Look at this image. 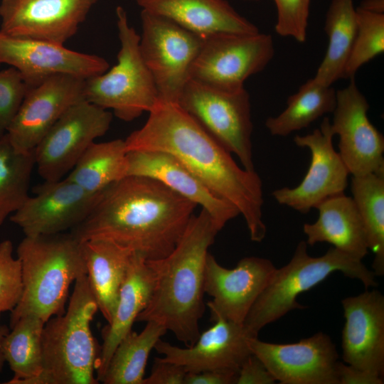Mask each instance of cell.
<instances>
[{
    "mask_svg": "<svg viewBox=\"0 0 384 384\" xmlns=\"http://www.w3.org/2000/svg\"><path fill=\"white\" fill-rule=\"evenodd\" d=\"M29 87L14 68L0 71V137L6 133Z\"/></svg>",
    "mask_w": 384,
    "mask_h": 384,
    "instance_id": "obj_37",
    "label": "cell"
},
{
    "mask_svg": "<svg viewBox=\"0 0 384 384\" xmlns=\"http://www.w3.org/2000/svg\"><path fill=\"white\" fill-rule=\"evenodd\" d=\"M315 208L319 217L313 223H305L306 242L313 246L328 242L349 256L362 260L368 247L364 226L352 197L344 193L329 197Z\"/></svg>",
    "mask_w": 384,
    "mask_h": 384,
    "instance_id": "obj_25",
    "label": "cell"
},
{
    "mask_svg": "<svg viewBox=\"0 0 384 384\" xmlns=\"http://www.w3.org/2000/svg\"><path fill=\"white\" fill-rule=\"evenodd\" d=\"M343 359L356 368L383 377L384 297L378 290L343 299Z\"/></svg>",
    "mask_w": 384,
    "mask_h": 384,
    "instance_id": "obj_21",
    "label": "cell"
},
{
    "mask_svg": "<svg viewBox=\"0 0 384 384\" xmlns=\"http://www.w3.org/2000/svg\"><path fill=\"white\" fill-rule=\"evenodd\" d=\"M200 334L196 342L185 348L159 339L154 349L161 358L182 366L187 372L220 370L238 373L252 354L249 340L257 337L245 325L218 318Z\"/></svg>",
    "mask_w": 384,
    "mask_h": 384,
    "instance_id": "obj_20",
    "label": "cell"
},
{
    "mask_svg": "<svg viewBox=\"0 0 384 384\" xmlns=\"http://www.w3.org/2000/svg\"><path fill=\"white\" fill-rule=\"evenodd\" d=\"M23 292L20 260L13 256L11 240L0 242V313L11 311L21 299Z\"/></svg>",
    "mask_w": 384,
    "mask_h": 384,
    "instance_id": "obj_35",
    "label": "cell"
},
{
    "mask_svg": "<svg viewBox=\"0 0 384 384\" xmlns=\"http://www.w3.org/2000/svg\"><path fill=\"white\" fill-rule=\"evenodd\" d=\"M334 137L331 121L325 117L319 128L294 137L297 146L309 149L311 162L307 173L297 186L283 187L272 192L279 204L306 213L325 199L344 193L350 174L334 148Z\"/></svg>",
    "mask_w": 384,
    "mask_h": 384,
    "instance_id": "obj_13",
    "label": "cell"
},
{
    "mask_svg": "<svg viewBox=\"0 0 384 384\" xmlns=\"http://www.w3.org/2000/svg\"><path fill=\"white\" fill-rule=\"evenodd\" d=\"M276 380L262 363L254 354H251L240 366L236 384H272Z\"/></svg>",
    "mask_w": 384,
    "mask_h": 384,
    "instance_id": "obj_39",
    "label": "cell"
},
{
    "mask_svg": "<svg viewBox=\"0 0 384 384\" xmlns=\"http://www.w3.org/2000/svg\"><path fill=\"white\" fill-rule=\"evenodd\" d=\"M273 1L277 9L276 33L304 43L307 36L310 0Z\"/></svg>",
    "mask_w": 384,
    "mask_h": 384,
    "instance_id": "obj_36",
    "label": "cell"
},
{
    "mask_svg": "<svg viewBox=\"0 0 384 384\" xmlns=\"http://www.w3.org/2000/svg\"><path fill=\"white\" fill-rule=\"evenodd\" d=\"M124 140L93 142L67 178L91 193H98L127 176Z\"/></svg>",
    "mask_w": 384,
    "mask_h": 384,
    "instance_id": "obj_29",
    "label": "cell"
},
{
    "mask_svg": "<svg viewBox=\"0 0 384 384\" xmlns=\"http://www.w3.org/2000/svg\"><path fill=\"white\" fill-rule=\"evenodd\" d=\"M98 310L87 274L75 281L65 311L44 324L42 370L23 384H97L100 355L90 323Z\"/></svg>",
    "mask_w": 384,
    "mask_h": 384,
    "instance_id": "obj_5",
    "label": "cell"
},
{
    "mask_svg": "<svg viewBox=\"0 0 384 384\" xmlns=\"http://www.w3.org/2000/svg\"><path fill=\"white\" fill-rule=\"evenodd\" d=\"M196 207L155 179L127 176L101 192L70 233L80 242L108 240L158 260L176 247Z\"/></svg>",
    "mask_w": 384,
    "mask_h": 384,
    "instance_id": "obj_2",
    "label": "cell"
},
{
    "mask_svg": "<svg viewBox=\"0 0 384 384\" xmlns=\"http://www.w3.org/2000/svg\"><path fill=\"white\" fill-rule=\"evenodd\" d=\"M218 232L209 214L201 209L192 216L169 255L146 260L154 274V286L147 306L136 321L156 322L186 346L196 342L205 311L206 260Z\"/></svg>",
    "mask_w": 384,
    "mask_h": 384,
    "instance_id": "obj_3",
    "label": "cell"
},
{
    "mask_svg": "<svg viewBox=\"0 0 384 384\" xmlns=\"http://www.w3.org/2000/svg\"><path fill=\"white\" fill-rule=\"evenodd\" d=\"M356 28V8L353 0H331L324 21L327 49L313 78L315 81L331 86L343 78Z\"/></svg>",
    "mask_w": 384,
    "mask_h": 384,
    "instance_id": "obj_27",
    "label": "cell"
},
{
    "mask_svg": "<svg viewBox=\"0 0 384 384\" xmlns=\"http://www.w3.org/2000/svg\"><path fill=\"white\" fill-rule=\"evenodd\" d=\"M45 321L27 315L20 318L4 337L3 349L6 362L14 377L6 383L23 384L42 370L41 338Z\"/></svg>",
    "mask_w": 384,
    "mask_h": 384,
    "instance_id": "obj_32",
    "label": "cell"
},
{
    "mask_svg": "<svg viewBox=\"0 0 384 384\" xmlns=\"http://www.w3.org/2000/svg\"><path fill=\"white\" fill-rule=\"evenodd\" d=\"M306 241H300L290 261L276 269L274 274L251 307L243 324L254 334L289 311L305 306L297 298L319 284L329 275L341 272L346 277L360 280L366 288L377 286L375 275L361 260L334 247L320 257H311Z\"/></svg>",
    "mask_w": 384,
    "mask_h": 384,
    "instance_id": "obj_6",
    "label": "cell"
},
{
    "mask_svg": "<svg viewBox=\"0 0 384 384\" xmlns=\"http://www.w3.org/2000/svg\"><path fill=\"white\" fill-rule=\"evenodd\" d=\"M336 103V90L311 78L288 97L287 107L279 114L268 117L265 124L272 136L287 137L332 113Z\"/></svg>",
    "mask_w": 384,
    "mask_h": 384,
    "instance_id": "obj_28",
    "label": "cell"
},
{
    "mask_svg": "<svg viewBox=\"0 0 384 384\" xmlns=\"http://www.w3.org/2000/svg\"><path fill=\"white\" fill-rule=\"evenodd\" d=\"M85 80L68 74L52 75L29 87L6 134L14 148L29 151L73 105L85 100Z\"/></svg>",
    "mask_w": 384,
    "mask_h": 384,
    "instance_id": "obj_18",
    "label": "cell"
},
{
    "mask_svg": "<svg viewBox=\"0 0 384 384\" xmlns=\"http://www.w3.org/2000/svg\"><path fill=\"white\" fill-rule=\"evenodd\" d=\"M353 200L366 231L368 247L374 254L375 276L384 274V174L353 176Z\"/></svg>",
    "mask_w": 384,
    "mask_h": 384,
    "instance_id": "obj_31",
    "label": "cell"
},
{
    "mask_svg": "<svg viewBox=\"0 0 384 384\" xmlns=\"http://www.w3.org/2000/svg\"><path fill=\"white\" fill-rule=\"evenodd\" d=\"M97 0H1L0 31L64 45Z\"/></svg>",
    "mask_w": 384,
    "mask_h": 384,
    "instance_id": "obj_19",
    "label": "cell"
},
{
    "mask_svg": "<svg viewBox=\"0 0 384 384\" xmlns=\"http://www.w3.org/2000/svg\"><path fill=\"white\" fill-rule=\"evenodd\" d=\"M359 8L378 14H384V0H363Z\"/></svg>",
    "mask_w": 384,
    "mask_h": 384,
    "instance_id": "obj_42",
    "label": "cell"
},
{
    "mask_svg": "<svg viewBox=\"0 0 384 384\" xmlns=\"http://www.w3.org/2000/svg\"><path fill=\"white\" fill-rule=\"evenodd\" d=\"M209 135L254 171L250 97L245 88L214 89L188 80L176 102Z\"/></svg>",
    "mask_w": 384,
    "mask_h": 384,
    "instance_id": "obj_8",
    "label": "cell"
},
{
    "mask_svg": "<svg viewBox=\"0 0 384 384\" xmlns=\"http://www.w3.org/2000/svg\"><path fill=\"white\" fill-rule=\"evenodd\" d=\"M87 277L98 310L110 323L134 252L105 240L81 242Z\"/></svg>",
    "mask_w": 384,
    "mask_h": 384,
    "instance_id": "obj_26",
    "label": "cell"
},
{
    "mask_svg": "<svg viewBox=\"0 0 384 384\" xmlns=\"http://www.w3.org/2000/svg\"><path fill=\"white\" fill-rule=\"evenodd\" d=\"M127 176L155 179L205 210L220 231L240 215L229 202L212 192L198 178L172 154L161 151H129Z\"/></svg>",
    "mask_w": 384,
    "mask_h": 384,
    "instance_id": "obj_22",
    "label": "cell"
},
{
    "mask_svg": "<svg viewBox=\"0 0 384 384\" xmlns=\"http://www.w3.org/2000/svg\"><path fill=\"white\" fill-rule=\"evenodd\" d=\"M276 267L268 259L246 257L236 267L220 265L208 252L205 266L204 292L211 319L242 324L255 302L273 277Z\"/></svg>",
    "mask_w": 384,
    "mask_h": 384,
    "instance_id": "obj_17",
    "label": "cell"
},
{
    "mask_svg": "<svg viewBox=\"0 0 384 384\" xmlns=\"http://www.w3.org/2000/svg\"><path fill=\"white\" fill-rule=\"evenodd\" d=\"M9 331V330L6 326H3L0 327V372L2 370L4 364L6 362L4 354L3 344L4 337Z\"/></svg>",
    "mask_w": 384,
    "mask_h": 384,
    "instance_id": "obj_43",
    "label": "cell"
},
{
    "mask_svg": "<svg viewBox=\"0 0 384 384\" xmlns=\"http://www.w3.org/2000/svg\"><path fill=\"white\" fill-rule=\"evenodd\" d=\"M356 33L343 78H355L364 64L384 52V14L356 8Z\"/></svg>",
    "mask_w": 384,
    "mask_h": 384,
    "instance_id": "obj_34",
    "label": "cell"
},
{
    "mask_svg": "<svg viewBox=\"0 0 384 384\" xmlns=\"http://www.w3.org/2000/svg\"><path fill=\"white\" fill-rule=\"evenodd\" d=\"M141 21L139 50L159 98L177 102L203 38L169 19L142 10Z\"/></svg>",
    "mask_w": 384,
    "mask_h": 384,
    "instance_id": "obj_10",
    "label": "cell"
},
{
    "mask_svg": "<svg viewBox=\"0 0 384 384\" xmlns=\"http://www.w3.org/2000/svg\"><path fill=\"white\" fill-rule=\"evenodd\" d=\"M154 286V274L146 259L134 252L121 286L114 316L102 329L103 343L96 367L100 382L120 341L132 331L139 314L147 306Z\"/></svg>",
    "mask_w": 384,
    "mask_h": 384,
    "instance_id": "obj_24",
    "label": "cell"
},
{
    "mask_svg": "<svg viewBox=\"0 0 384 384\" xmlns=\"http://www.w3.org/2000/svg\"><path fill=\"white\" fill-rule=\"evenodd\" d=\"M145 11L161 16L206 38L218 33L250 34L258 28L226 0H136Z\"/></svg>",
    "mask_w": 384,
    "mask_h": 384,
    "instance_id": "obj_23",
    "label": "cell"
},
{
    "mask_svg": "<svg viewBox=\"0 0 384 384\" xmlns=\"http://www.w3.org/2000/svg\"><path fill=\"white\" fill-rule=\"evenodd\" d=\"M336 373L338 384H383V376L349 364L338 362Z\"/></svg>",
    "mask_w": 384,
    "mask_h": 384,
    "instance_id": "obj_40",
    "label": "cell"
},
{
    "mask_svg": "<svg viewBox=\"0 0 384 384\" xmlns=\"http://www.w3.org/2000/svg\"><path fill=\"white\" fill-rule=\"evenodd\" d=\"M336 90V103L331 122L339 137L338 154L353 176L384 174V137L368 117L370 105L355 78Z\"/></svg>",
    "mask_w": 384,
    "mask_h": 384,
    "instance_id": "obj_12",
    "label": "cell"
},
{
    "mask_svg": "<svg viewBox=\"0 0 384 384\" xmlns=\"http://www.w3.org/2000/svg\"><path fill=\"white\" fill-rule=\"evenodd\" d=\"M23 292L11 311L10 327L27 315L46 322L65 311L72 283L87 267L82 243L70 233L25 236L16 250Z\"/></svg>",
    "mask_w": 384,
    "mask_h": 384,
    "instance_id": "obj_4",
    "label": "cell"
},
{
    "mask_svg": "<svg viewBox=\"0 0 384 384\" xmlns=\"http://www.w3.org/2000/svg\"><path fill=\"white\" fill-rule=\"evenodd\" d=\"M167 330L147 321L139 333L127 334L116 347L100 380L105 384H143L149 356Z\"/></svg>",
    "mask_w": 384,
    "mask_h": 384,
    "instance_id": "obj_30",
    "label": "cell"
},
{
    "mask_svg": "<svg viewBox=\"0 0 384 384\" xmlns=\"http://www.w3.org/2000/svg\"><path fill=\"white\" fill-rule=\"evenodd\" d=\"M35 166L34 149L18 151L6 133L0 137V225L29 197L30 181Z\"/></svg>",
    "mask_w": 384,
    "mask_h": 384,
    "instance_id": "obj_33",
    "label": "cell"
},
{
    "mask_svg": "<svg viewBox=\"0 0 384 384\" xmlns=\"http://www.w3.org/2000/svg\"><path fill=\"white\" fill-rule=\"evenodd\" d=\"M237 375L238 373L220 370L187 372L183 384H233Z\"/></svg>",
    "mask_w": 384,
    "mask_h": 384,
    "instance_id": "obj_41",
    "label": "cell"
},
{
    "mask_svg": "<svg viewBox=\"0 0 384 384\" xmlns=\"http://www.w3.org/2000/svg\"><path fill=\"white\" fill-rule=\"evenodd\" d=\"M249 346L282 384H338V354L331 338L322 332L284 344L252 337Z\"/></svg>",
    "mask_w": 384,
    "mask_h": 384,
    "instance_id": "obj_15",
    "label": "cell"
},
{
    "mask_svg": "<svg viewBox=\"0 0 384 384\" xmlns=\"http://www.w3.org/2000/svg\"><path fill=\"white\" fill-rule=\"evenodd\" d=\"M244 1H259L260 0H244Z\"/></svg>",
    "mask_w": 384,
    "mask_h": 384,
    "instance_id": "obj_44",
    "label": "cell"
},
{
    "mask_svg": "<svg viewBox=\"0 0 384 384\" xmlns=\"http://www.w3.org/2000/svg\"><path fill=\"white\" fill-rule=\"evenodd\" d=\"M275 53L270 34L218 33L203 38L189 79L208 87L236 91L245 80L262 72Z\"/></svg>",
    "mask_w": 384,
    "mask_h": 384,
    "instance_id": "obj_9",
    "label": "cell"
},
{
    "mask_svg": "<svg viewBox=\"0 0 384 384\" xmlns=\"http://www.w3.org/2000/svg\"><path fill=\"white\" fill-rule=\"evenodd\" d=\"M16 68L29 87L57 74L82 79L100 75L110 68L102 57L68 49L43 41L13 36L0 31V65Z\"/></svg>",
    "mask_w": 384,
    "mask_h": 384,
    "instance_id": "obj_14",
    "label": "cell"
},
{
    "mask_svg": "<svg viewBox=\"0 0 384 384\" xmlns=\"http://www.w3.org/2000/svg\"><path fill=\"white\" fill-rule=\"evenodd\" d=\"M0 315H1V313H0Z\"/></svg>",
    "mask_w": 384,
    "mask_h": 384,
    "instance_id": "obj_45",
    "label": "cell"
},
{
    "mask_svg": "<svg viewBox=\"0 0 384 384\" xmlns=\"http://www.w3.org/2000/svg\"><path fill=\"white\" fill-rule=\"evenodd\" d=\"M120 41L117 63L105 73L85 80V98L119 119L131 122L149 112L159 98L153 77L139 50L140 36L129 25L127 12L116 8Z\"/></svg>",
    "mask_w": 384,
    "mask_h": 384,
    "instance_id": "obj_7",
    "label": "cell"
},
{
    "mask_svg": "<svg viewBox=\"0 0 384 384\" xmlns=\"http://www.w3.org/2000/svg\"><path fill=\"white\" fill-rule=\"evenodd\" d=\"M112 114L84 100L71 106L34 149L38 172L46 181L60 180L95 140L110 129Z\"/></svg>",
    "mask_w": 384,
    "mask_h": 384,
    "instance_id": "obj_11",
    "label": "cell"
},
{
    "mask_svg": "<svg viewBox=\"0 0 384 384\" xmlns=\"http://www.w3.org/2000/svg\"><path fill=\"white\" fill-rule=\"evenodd\" d=\"M101 192L91 193L67 177L45 181L34 187V196H29L10 215V220L22 229L25 236L64 233L87 217Z\"/></svg>",
    "mask_w": 384,
    "mask_h": 384,
    "instance_id": "obj_16",
    "label": "cell"
},
{
    "mask_svg": "<svg viewBox=\"0 0 384 384\" xmlns=\"http://www.w3.org/2000/svg\"><path fill=\"white\" fill-rule=\"evenodd\" d=\"M187 371L177 363L155 358L151 373L143 384H183Z\"/></svg>",
    "mask_w": 384,
    "mask_h": 384,
    "instance_id": "obj_38",
    "label": "cell"
},
{
    "mask_svg": "<svg viewBox=\"0 0 384 384\" xmlns=\"http://www.w3.org/2000/svg\"><path fill=\"white\" fill-rule=\"evenodd\" d=\"M124 142L127 151H161L174 156L212 192L238 209L252 241L265 238L260 176L255 170L240 168L231 153L176 102L158 98L144 124Z\"/></svg>",
    "mask_w": 384,
    "mask_h": 384,
    "instance_id": "obj_1",
    "label": "cell"
}]
</instances>
